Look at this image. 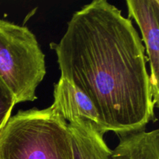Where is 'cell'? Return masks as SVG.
I'll list each match as a JSON object with an SVG mask.
<instances>
[{
    "mask_svg": "<svg viewBox=\"0 0 159 159\" xmlns=\"http://www.w3.org/2000/svg\"><path fill=\"white\" fill-rule=\"evenodd\" d=\"M0 159H73L68 122L51 106L20 110L0 131Z\"/></svg>",
    "mask_w": 159,
    "mask_h": 159,
    "instance_id": "7a4b0ae2",
    "label": "cell"
},
{
    "mask_svg": "<svg viewBox=\"0 0 159 159\" xmlns=\"http://www.w3.org/2000/svg\"><path fill=\"white\" fill-rule=\"evenodd\" d=\"M45 75V55L36 36L26 26L0 19V78L16 103L36 100Z\"/></svg>",
    "mask_w": 159,
    "mask_h": 159,
    "instance_id": "3957f363",
    "label": "cell"
},
{
    "mask_svg": "<svg viewBox=\"0 0 159 159\" xmlns=\"http://www.w3.org/2000/svg\"><path fill=\"white\" fill-rule=\"evenodd\" d=\"M16 104L13 95L0 78V131L11 117Z\"/></svg>",
    "mask_w": 159,
    "mask_h": 159,
    "instance_id": "ba28073f",
    "label": "cell"
},
{
    "mask_svg": "<svg viewBox=\"0 0 159 159\" xmlns=\"http://www.w3.org/2000/svg\"><path fill=\"white\" fill-rule=\"evenodd\" d=\"M111 159H159V130H141L119 136Z\"/></svg>",
    "mask_w": 159,
    "mask_h": 159,
    "instance_id": "52a82bcc",
    "label": "cell"
},
{
    "mask_svg": "<svg viewBox=\"0 0 159 159\" xmlns=\"http://www.w3.org/2000/svg\"><path fill=\"white\" fill-rule=\"evenodd\" d=\"M50 48L61 77L93 102L104 134L123 136L156 121L144 46L117 7L107 0L85 5Z\"/></svg>",
    "mask_w": 159,
    "mask_h": 159,
    "instance_id": "6da1fadb",
    "label": "cell"
},
{
    "mask_svg": "<svg viewBox=\"0 0 159 159\" xmlns=\"http://www.w3.org/2000/svg\"><path fill=\"white\" fill-rule=\"evenodd\" d=\"M68 124L73 159H111L112 150L107 146L103 135L92 124L80 120Z\"/></svg>",
    "mask_w": 159,
    "mask_h": 159,
    "instance_id": "8992f818",
    "label": "cell"
},
{
    "mask_svg": "<svg viewBox=\"0 0 159 159\" xmlns=\"http://www.w3.org/2000/svg\"><path fill=\"white\" fill-rule=\"evenodd\" d=\"M128 19L140 28L150 65V84L155 107H159V1L127 0Z\"/></svg>",
    "mask_w": 159,
    "mask_h": 159,
    "instance_id": "277c9868",
    "label": "cell"
},
{
    "mask_svg": "<svg viewBox=\"0 0 159 159\" xmlns=\"http://www.w3.org/2000/svg\"><path fill=\"white\" fill-rule=\"evenodd\" d=\"M51 107L68 123L80 120L92 124L101 134H105L93 102L65 79L61 77L54 85V102Z\"/></svg>",
    "mask_w": 159,
    "mask_h": 159,
    "instance_id": "5b68a950",
    "label": "cell"
}]
</instances>
